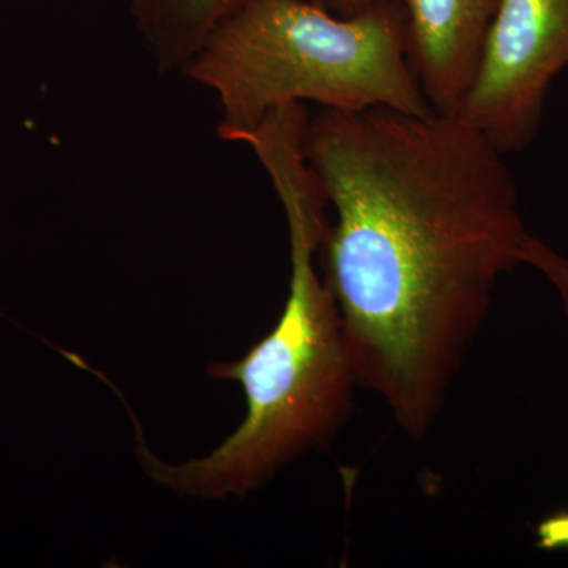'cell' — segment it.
Returning a JSON list of instances; mask_svg holds the SVG:
<instances>
[{"mask_svg":"<svg viewBox=\"0 0 568 568\" xmlns=\"http://www.w3.org/2000/svg\"><path fill=\"white\" fill-rule=\"evenodd\" d=\"M306 162L334 211L320 246L358 387L424 439L530 235L514 174L458 114L321 110Z\"/></svg>","mask_w":568,"mask_h":568,"instance_id":"6da1fadb","label":"cell"},{"mask_svg":"<svg viewBox=\"0 0 568 568\" xmlns=\"http://www.w3.org/2000/svg\"><path fill=\"white\" fill-rule=\"evenodd\" d=\"M290 226V293L278 323L239 361L211 365L215 379L245 392L246 416L207 457L162 462L140 444L141 465L156 484L197 499L242 497L283 467L331 443L353 409L358 387L334 295L316 268L328 216L304 160L284 155L267 170Z\"/></svg>","mask_w":568,"mask_h":568,"instance_id":"7a4b0ae2","label":"cell"},{"mask_svg":"<svg viewBox=\"0 0 568 568\" xmlns=\"http://www.w3.org/2000/svg\"><path fill=\"white\" fill-rule=\"evenodd\" d=\"M220 106L216 133L242 142L278 108H388L428 115L399 0L339 17L310 0H245L182 71Z\"/></svg>","mask_w":568,"mask_h":568,"instance_id":"3957f363","label":"cell"},{"mask_svg":"<svg viewBox=\"0 0 568 568\" xmlns=\"http://www.w3.org/2000/svg\"><path fill=\"white\" fill-rule=\"evenodd\" d=\"M568 67V0H497L473 85L457 112L503 153L540 130L552 82Z\"/></svg>","mask_w":568,"mask_h":568,"instance_id":"277c9868","label":"cell"},{"mask_svg":"<svg viewBox=\"0 0 568 568\" xmlns=\"http://www.w3.org/2000/svg\"><path fill=\"white\" fill-rule=\"evenodd\" d=\"M407 48L426 100L457 114L476 78L497 0H399Z\"/></svg>","mask_w":568,"mask_h":568,"instance_id":"5b68a950","label":"cell"},{"mask_svg":"<svg viewBox=\"0 0 568 568\" xmlns=\"http://www.w3.org/2000/svg\"><path fill=\"white\" fill-rule=\"evenodd\" d=\"M245 0H125L156 67L185 69L213 29Z\"/></svg>","mask_w":568,"mask_h":568,"instance_id":"8992f818","label":"cell"},{"mask_svg":"<svg viewBox=\"0 0 568 568\" xmlns=\"http://www.w3.org/2000/svg\"><path fill=\"white\" fill-rule=\"evenodd\" d=\"M523 264L532 265L547 276L558 291L560 302L568 315V261L551 246L530 234L523 252Z\"/></svg>","mask_w":568,"mask_h":568,"instance_id":"52a82bcc","label":"cell"},{"mask_svg":"<svg viewBox=\"0 0 568 568\" xmlns=\"http://www.w3.org/2000/svg\"><path fill=\"white\" fill-rule=\"evenodd\" d=\"M324 9L331 10L332 13L339 14V17H353V14L361 13L381 0H310Z\"/></svg>","mask_w":568,"mask_h":568,"instance_id":"ba28073f","label":"cell"},{"mask_svg":"<svg viewBox=\"0 0 568 568\" xmlns=\"http://www.w3.org/2000/svg\"><path fill=\"white\" fill-rule=\"evenodd\" d=\"M544 537L545 547H558L568 545V515L555 517L551 521L545 523L540 530Z\"/></svg>","mask_w":568,"mask_h":568,"instance_id":"9c48e42d","label":"cell"}]
</instances>
